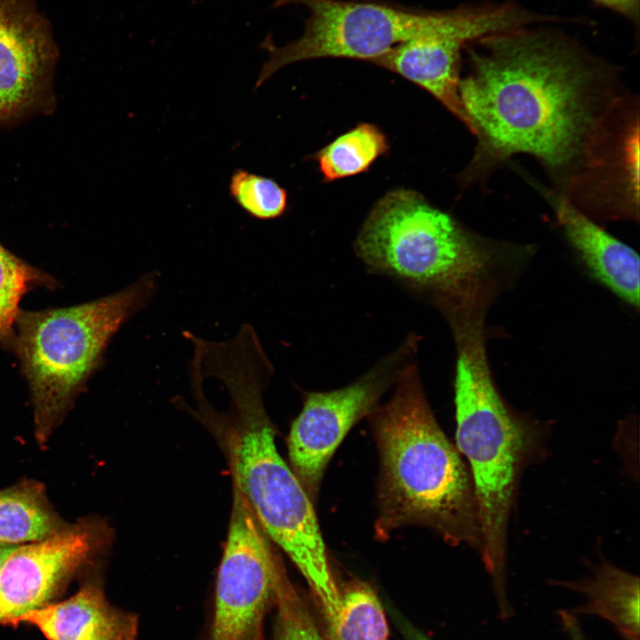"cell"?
Returning a JSON list of instances; mask_svg holds the SVG:
<instances>
[{
	"label": "cell",
	"mask_w": 640,
	"mask_h": 640,
	"mask_svg": "<svg viewBox=\"0 0 640 640\" xmlns=\"http://www.w3.org/2000/svg\"><path fill=\"white\" fill-rule=\"evenodd\" d=\"M274 640H325L298 591L280 568L275 585Z\"/></svg>",
	"instance_id": "7402d4cb"
},
{
	"label": "cell",
	"mask_w": 640,
	"mask_h": 640,
	"mask_svg": "<svg viewBox=\"0 0 640 640\" xmlns=\"http://www.w3.org/2000/svg\"><path fill=\"white\" fill-rule=\"evenodd\" d=\"M459 94L477 146L465 180L516 153L554 172L572 169L612 69L569 36L532 26L468 44ZM571 169V170H572Z\"/></svg>",
	"instance_id": "6da1fadb"
},
{
	"label": "cell",
	"mask_w": 640,
	"mask_h": 640,
	"mask_svg": "<svg viewBox=\"0 0 640 640\" xmlns=\"http://www.w3.org/2000/svg\"><path fill=\"white\" fill-rule=\"evenodd\" d=\"M395 384L390 399L372 412L381 462L377 532L420 524L480 552L472 476L435 419L418 365L408 363Z\"/></svg>",
	"instance_id": "3957f363"
},
{
	"label": "cell",
	"mask_w": 640,
	"mask_h": 640,
	"mask_svg": "<svg viewBox=\"0 0 640 640\" xmlns=\"http://www.w3.org/2000/svg\"><path fill=\"white\" fill-rule=\"evenodd\" d=\"M588 217L639 218V107L612 98L596 118L562 195Z\"/></svg>",
	"instance_id": "ba28073f"
},
{
	"label": "cell",
	"mask_w": 640,
	"mask_h": 640,
	"mask_svg": "<svg viewBox=\"0 0 640 640\" xmlns=\"http://www.w3.org/2000/svg\"><path fill=\"white\" fill-rule=\"evenodd\" d=\"M326 625L330 640H388L382 604L363 581L351 582L341 591L338 612Z\"/></svg>",
	"instance_id": "d6986e66"
},
{
	"label": "cell",
	"mask_w": 640,
	"mask_h": 640,
	"mask_svg": "<svg viewBox=\"0 0 640 640\" xmlns=\"http://www.w3.org/2000/svg\"><path fill=\"white\" fill-rule=\"evenodd\" d=\"M418 343L419 337L410 334L353 383L332 391L305 393L287 444L292 471L308 495L317 492L327 463L349 429L377 408L381 396L412 361Z\"/></svg>",
	"instance_id": "9c48e42d"
},
{
	"label": "cell",
	"mask_w": 640,
	"mask_h": 640,
	"mask_svg": "<svg viewBox=\"0 0 640 640\" xmlns=\"http://www.w3.org/2000/svg\"><path fill=\"white\" fill-rule=\"evenodd\" d=\"M559 616L564 628L571 640H586L580 623L572 612L561 611L559 612Z\"/></svg>",
	"instance_id": "cb8c5ba5"
},
{
	"label": "cell",
	"mask_w": 640,
	"mask_h": 640,
	"mask_svg": "<svg viewBox=\"0 0 640 640\" xmlns=\"http://www.w3.org/2000/svg\"><path fill=\"white\" fill-rule=\"evenodd\" d=\"M274 369L262 354L234 348L210 364L231 402L229 454L233 482L260 527L307 580L326 622L338 612L341 591L328 563L314 508L303 485L278 453L262 393Z\"/></svg>",
	"instance_id": "7a4b0ae2"
},
{
	"label": "cell",
	"mask_w": 640,
	"mask_h": 640,
	"mask_svg": "<svg viewBox=\"0 0 640 640\" xmlns=\"http://www.w3.org/2000/svg\"><path fill=\"white\" fill-rule=\"evenodd\" d=\"M557 221L591 274L620 298L639 306L638 254L572 206L563 196H549Z\"/></svg>",
	"instance_id": "9a60e30c"
},
{
	"label": "cell",
	"mask_w": 640,
	"mask_h": 640,
	"mask_svg": "<svg viewBox=\"0 0 640 640\" xmlns=\"http://www.w3.org/2000/svg\"><path fill=\"white\" fill-rule=\"evenodd\" d=\"M299 4L309 16L297 40L277 47L268 36L262 45L269 58L255 88L295 62L318 58L372 61L408 40L444 33H467L476 39L520 28L523 8L514 1L461 5L442 12L391 4L341 0H277L275 6Z\"/></svg>",
	"instance_id": "8992f818"
},
{
	"label": "cell",
	"mask_w": 640,
	"mask_h": 640,
	"mask_svg": "<svg viewBox=\"0 0 640 640\" xmlns=\"http://www.w3.org/2000/svg\"><path fill=\"white\" fill-rule=\"evenodd\" d=\"M264 533L233 482L229 529L217 575L208 640H264L263 621L274 604L282 567Z\"/></svg>",
	"instance_id": "30bf717a"
},
{
	"label": "cell",
	"mask_w": 640,
	"mask_h": 640,
	"mask_svg": "<svg viewBox=\"0 0 640 640\" xmlns=\"http://www.w3.org/2000/svg\"><path fill=\"white\" fill-rule=\"evenodd\" d=\"M483 306L449 319L457 348L456 442L467 459L478 508L480 555L497 601L506 595L507 533L520 474L534 444L530 426L505 404L493 383L484 340Z\"/></svg>",
	"instance_id": "277c9868"
},
{
	"label": "cell",
	"mask_w": 640,
	"mask_h": 640,
	"mask_svg": "<svg viewBox=\"0 0 640 640\" xmlns=\"http://www.w3.org/2000/svg\"><path fill=\"white\" fill-rule=\"evenodd\" d=\"M467 33H444L404 42L371 62L420 86L471 131L460 94V55L476 41Z\"/></svg>",
	"instance_id": "4fadbf2b"
},
{
	"label": "cell",
	"mask_w": 640,
	"mask_h": 640,
	"mask_svg": "<svg viewBox=\"0 0 640 640\" xmlns=\"http://www.w3.org/2000/svg\"><path fill=\"white\" fill-rule=\"evenodd\" d=\"M367 268L424 296L440 311L478 283L489 256L449 214L398 188L372 207L355 242Z\"/></svg>",
	"instance_id": "52a82bcc"
},
{
	"label": "cell",
	"mask_w": 640,
	"mask_h": 640,
	"mask_svg": "<svg viewBox=\"0 0 640 640\" xmlns=\"http://www.w3.org/2000/svg\"><path fill=\"white\" fill-rule=\"evenodd\" d=\"M403 631L405 635L406 640H432L420 630L409 624L403 625Z\"/></svg>",
	"instance_id": "d4e9b609"
},
{
	"label": "cell",
	"mask_w": 640,
	"mask_h": 640,
	"mask_svg": "<svg viewBox=\"0 0 640 640\" xmlns=\"http://www.w3.org/2000/svg\"><path fill=\"white\" fill-rule=\"evenodd\" d=\"M58 47L35 0H0V128L51 108Z\"/></svg>",
	"instance_id": "8fae6325"
},
{
	"label": "cell",
	"mask_w": 640,
	"mask_h": 640,
	"mask_svg": "<svg viewBox=\"0 0 640 640\" xmlns=\"http://www.w3.org/2000/svg\"><path fill=\"white\" fill-rule=\"evenodd\" d=\"M67 525L50 505L42 484L28 480L0 490L1 543L41 540Z\"/></svg>",
	"instance_id": "e0dca14e"
},
{
	"label": "cell",
	"mask_w": 640,
	"mask_h": 640,
	"mask_svg": "<svg viewBox=\"0 0 640 640\" xmlns=\"http://www.w3.org/2000/svg\"><path fill=\"white\" fill-rule=\"evenodd\" d=\"M58 281L27 263L0 244V346L13 348L14 324L22 297L35 288L54 290Z\"/></svg>",
	"instance_id": "ffe728a7"
},
{
	"label": "cell",
	"mask_w": 640,
	"mask_h": 640,
	"mask_svg": "<svg viewBox=\"0 0 640 640\" xmlns=\"http://www.w3.org/2000/svg\"><path fill=\"white\" fill-rule=\"evenodd\" d=\"M584 596L577 613L597 615L609 621L623 640H639V578L608 561L577 581L560 582Z\"/></svg>",
	"instance_id": "2e32d148"
},
{
	"label": "cell",
	"mask_w": 640,
	"mask_h": 640,
	"mask_svg": "<svg viewBox=\"0 0 640 640\" xmlns=\"http://www.w3.org/2000/svg\"><path fill=\"white\" fill-rule=\"evenodd\" d=\"M15 546L17 545H9L0 542V568Z\"/></svg>",
	"instance_id": "484cf974"
},
{
	"label": "cell",
	"mask_w": 640,
	"mask_h": 640,
	"mask_svg": "<svg viewBox=\"0 0 640 640\" xmlns=\"http://www.w3.org/2000/svg\"><path fill=\"white\" fill-rule=\"evenodd\" d=\"M158 279L156 271L148 272L121 291L89 302L40 311L20 309L12 351L28 384L40 445L100 368L115 334L149 304Z\"/></svg>",
	"instance_id": "5b68a950"
},
{
	"label": "cell",
	"mask_w": 640,
	"mask_h": 640,
	"mask_svg": "<svg viewBox=\"0 0 640 640\" xmlns=\"http://www.w3.org/2000/svg\"><path fill=\"white\" fill-rule=\"evenodd\" d=\"M604 8L622 16L638 28L640 0H590Z\"/></svg>",
	"instance_id": "603a6c76"
},
{
	"label": "cell",
	"mask_w": 640,
	"mask_h": 640,
	"mask_svg": "<svg viewBox=\"0 0 640 640\" xmlns=\"http://www.w3.org/2000/svg\"><path fill=\"white\" fill-rule=\"evenodd\" d=\"M36 627L48 640H137L139 617L111 604L99 583L22 615L16 625Z\"/></svg>",
	"instance_id": "5bb4252c"
},
{
	"label": "cell",
	"mask_w": 640,
	"mask_h": 640,
	"mask_svg": "<svg viewBox=\"0 0 640 640\" xmlns=\"http://www.w3.org/2000/svg\"><path fill=\"white\" fill-rule=\"evenodd\" d=\"M100 526L79 520L44 540L17 545L0 568V625L51 602L100 548Z\"/></svg>",
	"instance_id": "7c38bea8"
},
{
	"label": "cell",
	"mask_w": 640,
	"mask_h": 640,
	"mask_svg": "<svg viewBox=\"0 0 640 640\" xmlns=\"http://www.w3.org/2000/svg\"><path fill=\"white\" fill-rule=\"evenodd\" d=\"M228 192L233 201L251 217L270 220L281 217L288 207V194L275 180L236 169L229 179Z\"/></svg>",
	"instance_id": "44dd1931"
},
{
	"label": "cell",
	"mask_w": 640,
	"mask_h": 640,
	"mask_svg": "<svg viewBox=\"0 0 640 640\" xmlns=\"http://www.w3.org/2000/svg\"><path fill=\"white\" fill-rule=\"evenodd\" d=\"M388 148L382 131L364 123L340 135L313 156L324 180L330 182L368 171Z\"/></svg>",
	"instance_id": "ac0fdd59"
}]
</instances>
